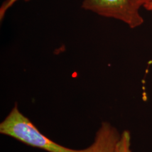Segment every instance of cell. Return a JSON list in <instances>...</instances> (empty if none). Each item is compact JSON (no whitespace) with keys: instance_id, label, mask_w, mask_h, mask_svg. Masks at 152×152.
<instances>
[{"instance_id":"obj_1","label":"cell","mask_w":152,"mask_h":152,"mask_svg":"<svg viewBox=\"0 0 152 152\" xmlns=\"http://www.w3.org/2000/svg\"><path fill=\"white\" fill-rule=\"evenodd\" d=\"M0 133L48 152H113L121 136L115 127L104 122L90 147L80 150L63 147L42 134L31 120L20 112L17 103L0 124Z\"/></svg>"},{"instance_id":"obj_6","label":"cell","mask_w":152,"mask_h":152,"mask_svg":"<svg viewBox=\"0 0 152 152\" xmlns=\"http://www.w3.org/2000/svg\"><path fill=\"white\" fill-rule=\"evenodd\" d=\"M143 7L148 11L152 12V0H151L150 1L148 2L144 5L143 6ZM151 63H152V61H151Z\"/></svg>"},{"instance_id":"obj_3","label":"cell","mask_w":152,"mask_h":152,"mask_svg":"<svg viewBox=\"0 0 152 152\" xmlns=\"http://www.w3.org/2000/svg\"><path fill=\"white\" fill-rule=\"evenodd\" d=\"M113 152H132L131 150V134L128 130L124 131Z\"/></svg>"},{"instance_id":"obj_5","label":"cell","mask_w":152,"mask_h":152,"mask_svg":"<svg viewBox=\"0 0 152 152\" xmlns=\"http://www.w3.org/2000/svg\"><path fill=\"white\" fill-rule=\"evenodd\" d=\"M150 1L151 0H132L134 5L139 9H140L141 6H143L146 3Z\"/></svg>"},{"instance_id":"obj_2","label":"cell","mask_w":152,"mask_h":152,"mask_svg":"<svg viewBox=\"0 0 152 152\" xmlns=\"http://www.w3.org/2000/svg\"><path fill=\"white\" fill-rule=\"evenodd\" d=\"M81 7L100 16L122 21L131 28L140 26L144 21L132 0H83Z\"/></svg>"},{"instance_id":"obj_4","label":"cell","mask_w":152,"mask_h":152,"mask_svg":"<svg viewBox=\"0 0 152 152\" xmlns=\"http://www.w3.org/2000/svg\"><path fill=\"white\" fill-rule=\"evenodd\" d=\"M19 0H6L3 2L0 7V20L2 21L7 11ZM25 2H28L30 0H23Z\"/></svg>"}]
</instances>
